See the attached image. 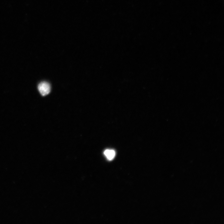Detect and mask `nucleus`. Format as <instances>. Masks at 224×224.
Wrapping results in <instances>:
<instances>
[{
	"instance_id": "f257e3e1",
	"label": "nucleus",
	"mask_w": 224,
	"mask_h": 224,
	"mask_svg": "<svg viewBox=\"0 0 224 224\" xmlns=\"http://www.w3.org/2000/svg\"><path fill=\"white\" fill-rule=\"evenodd\" d=\"M38 89L40 93L43 96L48 95L51 91L50 84L46 82L40 83L38 86Z\"/></svg>"
},
{
	"instance_id": "f03ea898",
	"label": "nucleus",
	"mask_w": 224,
	"mask_h": 224,
	"mask_svg": "<svg viewBox=\"0 0 224 224\" xmlns=\"http://www.w3.org/2000/svg\"><path fill=\"white\" fill-rule=\"evenodd\" d=\"M104 154L107 158L109 160H113L115 158V152L114 150L110 149H106L105 150Z\"/></svg>"
}]
</instances>
